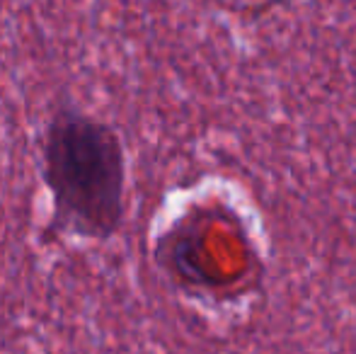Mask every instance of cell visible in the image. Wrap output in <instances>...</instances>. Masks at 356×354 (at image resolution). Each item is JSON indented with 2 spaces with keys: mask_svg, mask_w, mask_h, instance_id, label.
I'll list each match as a JSON object with an SVG mask.
<instances>
[{
  "mask_svg": "<svg viewBox=\"0 0 356 354\" xmlns=\"http://www.w3.org/2000/svg\"><path fill=\"white\" fill-rule=\"evenodd\" d=\"M127 151L107 122L63 102L42 138V182L51 228L83 241H109L127 218Z\"/></svg>",
  "mask_w": 356,
  "mask_h": 354,
  "instance_id": "6da1fadb",
  "label": "cell"
}]
</instances>
